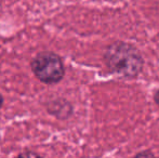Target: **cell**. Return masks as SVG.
<instances>
[{"instance_id": "cell-7", "label": "cell", "mask_w": 159, "mask_h": 158, "mask_svg": "<svg viewBox=\"0 0 159 158\" xmlns=\"http://www.w3.org/2000/svg\"><path fill=\"white\" fill-rule=\"evenodd\" d=\"M2 105H3V97H2V95L0 94V110H1Z\"/></svg>"}, {"instance_id": "cell-5", "label": "cell", "mask_w": 159, "mask_h": 158, "mask_svg": "<svg viewBox=\"0 0 159 158\" xmlns=\"http://www.w3.org/2000/svg\"><path fill=\"white\" fill-rule=\"evenodd\" d=\"M134 158H157L154 154H152L151 152L146 151V152H142V153H139Z\"/></svg>"}, {"instance_id": "cell-1", "label": "cell", "mask_w": 159, "mask_h": 158, "mask_svg": "<svg viewBox=\"0 0 159 158\" xmlns=\"http://www.w3.org/2000/svg\"><path fill=\"white\" fill-rule=\"evenodd\" d=\"M105 62L111 72L125 77H135L143 68V59L131 44L115 42L106 49Z\"/></svg>"}, {"instance_id": "cell-4", "label": "cell", "mask_w": 159, "mask_h": 158, "mask_svg": "<svg viewBox=\"0 0 159 158\" xmlns=\"http://www.w3.org/2000/svg\"><path fill=\"white\" fill-rule=\"evenodd\" d=\"M17 158H42L39 154L33 152V151H25L22 152L21 154L17 156Z\"/></svg>"}, {"instance_id": "cell-2", "label": "cell", "mask_w": 159, "mask_h": 158, "mask_svg": "<svg viewBox=\"0 0 159 158\" xmlns=\"http://www.w3.org/2000/svg\"><path fill=\"white\" fill-rule=\"evenodd\" d=\"M30 68L36 78L47 84L60 82L65 74L64 64L60 55L49 51L38 53L30 62Z\"/></svg>"}, {"instance_id": "cell-3", "label": "cell", "mask_w": 159, "mask_h": 158, "mask_svg": "<svg viewBox=\"0 0 159 158\" xmlns=\"http://www.w3.org/2000/svg\"><path fill=\"white\" fill-rule=\"evenodd\" d=\"M48 111L50 114L54 115L57 118H67L71 113V106L65 100L52 101L50 105H48Z\"/></svg>"}, {"instance_id": "cell-6", "label": "cell", "mask_w": 159, "mask_h": 158, "mask_svg": "<svg viewBox=\"0 0 159 158\" xmlns=\"http://www.w3.org/2000/svg\"><path fill=\"white\" fill-rule=\"evenodd\" d=\"M155 102L157 103V105L159 106V90L155 93Z\"/></svg>"}]
</instances>
